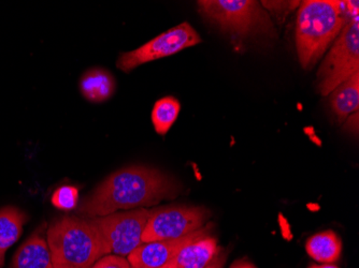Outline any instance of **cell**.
<instances>
[{"label":"cell","instance_id":"1","mask_svg":"<svg viewBox=\"0 0 359 268\" xmlns=\"http://www.w3.org/2000/svg\"><path fill=\"white\" fill-rule=\"evenodd\" d=\"M179 193V185L158 170L125 167L102 181L81 202L78 211L90 218L104 217L120 209L153 206L161 199H175Z\"/></svg>","mask_w":359,"mask_h":268},{"label":"cell","instance_id":"2","mask_svg":"<svg viewBox=\"0 0 359 268\" xmlns=\"http://www.w3.org/2000/svg\"><path fill=\"white\" fill-rule=\"evenodd\" d=\"M46 241L54 268H90L110 255L90 218L66 216L56 219L48 227Z\"/></svg>","mask_w":359,"mask_h":268},{"label":"cell","instance_id":"3","mask_svg":"<svg viewBox=\"0 0 359 268\" xmlns=\"http://www.w3.org/2000/svg\"><path fill=\"white\" fill-rule=\"evenodd\" d=\"M340 1L306 0L296 20V48L304 69H311L344 28Z\"/></svg>","mask_w":359,"mask_h":268},{"label":"cell","instance_id":"4","mask_svg":"<svg viewBox=\"0 0 359 268\" xmlns=\"http://www.w3.org/2000/svg\"><path fill=\"white\" fill-rule=\"evenodd\" d=\"M197 5L205 20L238 39L273 29L267 12L254 0H201Z\"/></svg>","mask_w":359,"mask_h":268},{"label":"cell","instance_id":"5","mask_svg":"<svg viewBox=\"0 0 359 268\" xmlns=\"http://www.w3.org/2000/svg\"><path fill=\"white\" fill-rule=\"evenodd\" d=\"M359 72L358 16L351 20L337 38L318 72V92L330 96L342 83Z\"/></svg>","mask_w":359,"mask_h":268},{"label":"cell","instance_id":"6","mask_svg":"<svg viewBox=\"0 0 359 268\" xmlns=\"http://www.w3.org/2000/svg\"><path fill=\"white\" fill-rule=\"evenodd\" d=\"M210 211L205 207L169 205L152 209L141 241L142 243L179 239L207 225Z\"/></svg>","mask_w":359,"mask_h":268},{"label":"cell","instance_id":"7","mask_svg":"<svg viewBox=\"0 0 359 268\" xmlns=\"http://www.w3.org/2000/svg\"><path fill=\"white\" fill-rule=\"evenodd\" d=\"M149 215V209H136L90 219L102 234L110 253L124 258L142 245L141 237Z\"/></svg>","mask_w":359,"mask_h":268},{"label":"cell","instance_id":"8","mask_svg":"<svg viewBox=\"0 0 359 268\" xmlns=\"http://www.w3.org/2000/svg\"><path fill=\"white\" fill-rule=\"evenodd\" d=\"M201 42V38L198 32L194 29L191 24L184 22L170 28L166 32H163L161 35L157 36L137 50L123 53L118 57L116 66L123 72L128 73L141 64L175 55L185 48L197 45Z\"/></svg>","mask_w":359,"mask_h":268},{"label":"cell","instance_id":"9","mask_svg":"<svg viewBox=\"0 0 359 268\" xmlns=\"http://www.w3.org/2000/svg\"><path fill=\"white\" fill-rule=\"evenodd\" d=\"M213 225L207 223L198 231L183 237L166 241L143 243L128 255V262L134 268H161L168 263L180 250L191 241L211 235Z\"/></svg>","mask_w":359,"mask_h":268},{"label":"cell","instance_id":"10","mask_svg":"<svg viewBox=\"0 0 359 268\" xmlns=\"http://www.w3.org/2000/svg\"><path fill=\"white\" fill-rule=\"evenodd\" d=\"M222 247L212 235L201 237L183 247L161 268H205L217 257Z\"/></svg>","mask_w":359,"mask_h":268},{"label":"cell","instance_id":"11","mask_svg":"<svg viewBox=\"0 0 359 268\" xmlns=\"http://www.w3.org/2000/svg\"><path fill=\"white\" fill-rule=\"evenodd\" d=\"M46 225L37 231L19 248L12 262V268H54L48 241L44 239Z\"/></svg>","mask_w":359,"mask_h":268},{"label":"cell","instance_id":"12","mask_svg":"<svg viewBox=\"0 0 359 268\" xmlns=\"http://www.w3.org/2000/svg\"><path fill=\"white\" fill-rule=\"evenodd\" d=\"M330 106L338 122H346L350 115L358 111L359 72L342 83L330 94Z\"/></svg>","mask_w":359,"mask_h":268},{"label":"cell","instance_id":"13","mask_svg":"<svg viewBox=\"0 0 359 268\" xmlns=\"http://www.w3.org/2000/svg\"><path fill=\"white\" fill-rule=\"evenodd\" d=\"M84 98L94 104L107 101L116 92V80L104 69H90L83 74L80 82Z\"/></svg>","mask_w":359,"mask_h":268},{"label":"cell","instance_id":"14","mask_svg":"<svg viewBox=\"0 0 359 268\" xmlns=\"http://www.w3.org/2000/svg\"><path fill=\"white\" fill-rule=\"evenodd\" d=\"M26 221V213L16 207L0 209V268L4 267L8 249L21 237Z\"/></svg>","mask_w":359,"mask_h":268},{"label":"cell","instance_id":"15","mask_svg":"<svg viewBox=\"0 0 359 268\" xmlns=\"http://www.w3.org/2000/svg\"><path fill=\"white\" fill-rule=\"evenodd\" d=\"M306 249L312 259L320 263L330 264L340 258L342 243L334 232H320L308 239Z\"/></svg>","mask_w":359,"mask_h":268},{"label":"cell","instance_id":"16","mask_svg":"<svg viewBox=\"0 0 359 268\" xmlns=\"http://www.w3.org/2000/svg\"><path fill=\"white\" fill-rule=\"evenodd\" d=\"M181 111V104L175 97H165L159 99L152 111V122L161 136L167 134L175 124Z\"/></svg>","mask_w":359,"mask_h":268},{"label":"cell","instance_id":"17","mask_svg":"<svg viewBox=\"0 0 359 268\" xmlns=\"http://www.w3.org/2000/svg\"><path fill=\"white\" fill-rule=\"evenodd\" d=\"M51 201L56 209L72 211L78 205L79 190L72 186L60 187L54 192Z\"/></svg>","mask_w":359,"mask_h":268},{"label":"cell","instance_id":"18","mask_svg":"<svg viewBox=\"0 0 359 268\" xmlns=\"http://www.w3.org/2000/svg\"><path fill=\"white\" fill-rule=\"evenodd\" d=\"M90 268H134L128 260L120 255H108L98 260Z\"/></svg>","mask_w":359,"mask_h":268},{"label":"cell","instance_id":"19","mask_svg":"<svg viewBox=\"0 0 359 268\" xmlns=\"http://www.w3.org/2000/svg\"><path fill=\"white\" fill-rule=\"evenodd\" d=\"M226 260H227V253H225L223 248H222L217 257L212 260L209 265L205 266V268H224Z\"/></svg>","mask_w":359,"mask_h":268},{"label":"cell","instance_id":"20","mask_svg":"<svg viewBox=\"0 0 359 268\" xmlns=\"http://www.w3.org/2000/svg\"><path fill=\"white\" fill-rule=\"evenodd\" d=\"M231 268H257L255 265L251 263V262L247 261V260H238L236 261Z\"/></svg>","mask_w":359,"mask_h":268},{"label":"cell","instance_id":"21","mask_svg":"<svg viewBox=\"0 0 359 268\" xmlns=\"http://www.w3.org/2000/svg\"><path fill=\"white\" fill-rule=\"evenodd\" d=\"M309 268H339L332 264H324V265H312Z\"/></svg>","mask_w":359,"mask_h":268}]
</instances>
